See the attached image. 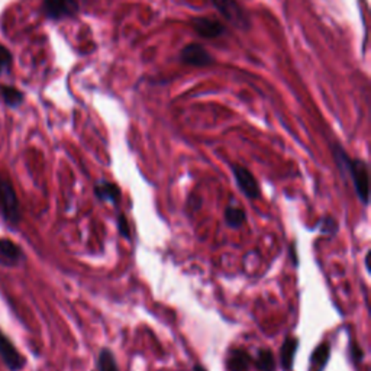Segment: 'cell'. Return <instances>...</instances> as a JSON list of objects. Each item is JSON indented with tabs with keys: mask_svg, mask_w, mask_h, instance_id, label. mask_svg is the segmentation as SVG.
<instances>
[{
	"mask_svg": "<svg viewBox=\"0 0 371 371\" xmlns=\"http://www.w3.org/2000/svg\"><path fill=\"white\" fill-rule=\"evenodd\" d=\"M332 154L338 170L342 176H350L357 193L358 200H360L364 206H368L370 202V171L366 161L351 158L347 151H345L339 144L332 145Z\"/></svg>",
	"mask_w": 371,
	"mask_h": 371,
	"instance_id": "cell-1",
	"label": "cell"
},
{
	"mask_svg": "<svg viewBox=\"0 0 371 371\" xmlns=\"http://www.w3.org/2000/svg\"><path fill=\"white\" fill-rule=\"evenodd\" d=\"M0 217L12 228H16L22 219L18 195L6 176H0Z\"/></svg>",
	"mask_w": 371,
	"mask_h": 371,
	"instance_id": "cell-2",
	"label": "cell"
},
{
	"mask_svg": "<svg viewBox=\"0 0 371 371\" xmlns=\"http://www.w3.org/2000/svg\"><path fill=\"white\" fill-rule=\"evenodd\" d=\"M216 10L234 27L239 29H248L251 27L250 18L238 0H211Z\"/></svg>",
	"mask_w": 371,
	"mask_h": 371,
	"instance_id": "cell-3",
	"label": "cell"
},
{
	"mask_svg": "<svg viewBox=\"0 0 371 371\" xmlns=\"http://www.w3.org/2000/svg\"><path fill=\"white\" fill-rule=\"evenodd\" d=\"M231 170L235 178V183L242 195L250 200H255L261 196V189L257 178H255V176L247 167L239 164H232Z\"/></svg>",
	"mask_w": 371,
	"mask_h": 371,
	"instance_id": "cell-4",
	"label": "cell"
},
{
	"mask_svg": "<svg viewBox=\"0 0 371 371\" xmlns=\"http://www.w3.org/2000/svg\"><path fill=\"white\" fill-rule=\"evenodd\" d=\"M80 6L77 0H44L43 10L47 18L61 21L77 15Z\"/></svg>",
	"mask_w": 371,
	"mask_h": 371,
	"instance_id": "cell-5",
	"label": "cell"
},
{
	"mask_svg": "<svg viewBox=\"0 0 371 371\" xmlns=\"http://www.w3.org/2000/svg\"><path fill=\"white\" fill-rule=\"evenodd\" d=\"M180 61L190 67H208L213 64V57L203 45L191 43L182 49Z\"/></svg>",
	"mask_w": 371,
	"mask_h": 371,
	"instance_id": "cell-6",
	"label": "cell"
},
{
	"mask_svg": "<svg viewBox=\"0 0 371 371\" xmlns=\"http://www.w3.org/2000/svg\"><path fill=\"white\" fill-rule=\"evenodd\" d=\"M0 358L10 371H21L25 367V358L2 331H0Z\"/></svg>",
	"mask_w": 371,
	"mask_h": 371,
	"instance_id": "cell-7",
	"label": "cell"
},
{
	"mask_svg": "<svg viewBox=\"0 0 371 371\" xmlns=\"http://www.w3.org/2000/svg\"><path fill=\"white\" fill-rule=\"evenodd\" d=\"M191 28H193L200 36L208 38V40H215L226 32L225 25L217 19L209 16H198L191 19Z\"/></svg>",
	"mask_w": 371,
	"mask_h": 371,
	"instance_id": "cell-8",
	"label": "cell"
},
{
	"mask_svg": "<svg viewBox=\"0 0 371 371\" xmlns=\"http://www.w3.org/2000/svg\"><path fill=\"white\" fill-rule=\"evenodd\" d=\"M93 191L100 202H105V203L109 202L115 204V206H118L122 200V191L117 183H112L108 180H99L95 184Z\"/></svg>",
	"mask_w": 371,
	"mask_h": 371,
	"instance_id": "cell-9",
	"label": "cell"
},
{
	"mask_svg": "<svg viewBox=\"0 0 371 371\" xmlns=\"http://www.w3.org/2000/svg\"><path fill=\"white\" fill-rule=\"evenodd\" d=\"M23 254L14 241L8 238L0 239V263L8 267H15L21 263Z\"/></svg>",
	"mask_w": 371,
	"mask_h": 371,
	"instance_id": "cell-10",
	"label": "cell"
},
{
	"mask_svg": "<svg viewBox=\"0 0 371 371\" xmlns=\"http://www.w3.org/2000/svg\"><path fill=\"white\" fill-rule=\"evenodd\" d=\"M299 339L296 337H289L280 348V366L283 371H291L294 364V357L299 350Z\"/></svg>",
	"mask_w": 371,
	"mask_h": 371,
	"instance_id": "cell-11",
	"label": "cell"
},
{
	"mask_svg": "<svg viewBox=\"0 0 371 371\" xmlns=\"http://www.w3.org/2000/svg\"><path fill=\"white\" fill-rule=\"evenodd\" d=\"M251 361V357L246 350L234 348L228 352L226 368L228 371H248Z\"/></svg>",
	"mask_w": 371,
	"mask_h": 371,
	"instance_id": "cell-12",
	"label": "cell"
},
{
	"mask_svg": "<svg viewBox=\"0 0 371 371\" xmlns=\"http://www.w3.org/2000/svg\"><path fill=\"white\" fill-rule=\"evenodd\" d=\"M331 358V345L324 341L318 345L311 355V371H325Z\"/></svg>",
	"mask_w": 371,
	"mask_h": 371,
	"instance_id": "cell-13",
	"label": "cell"
},
{
	"mask_svg": "<svg viewBox=\"0 0 371 371\" xmlns=\"http://www.w3.org/2000/svg\"><path fill=\"white\" fill-rule=\"evenodd\" d=\"M246 221H247V213L242 208L235 206V204H229V206L225 209V222L229 228L238 229L246 224Z\"/></svg>",
	"mask_w": 371,
	"mask_h": 371,
	"instance_id": "cell-14",
	"label": "cell"
},
{
	"mask_svg": "<svg viewBox=\"0 0 371 371\" xmlns=\"http://www.w3.org/2000/svg\"><path fill=\"white\" fill-rule=\"evenodd\" d=\"M254 364L259 371H276L274 354L268 348H260L255 355Z\"/></svg>",
	"mask_w": 371,
	"mask_h": 371,
	"instance_id": "cell-15",
	"label": "cell"
},
{
	"mask_svg": "<svg viewBox=\"0 0 371 371\" xmlns=\"http://www.w3.org/2000/svg\"><path fill=\"white\" fill-rule=\"evenodd\" d=\"M97 368H99V371H119L117 358H115L112 350H109V348L100 350L99 360H97Z\"/></svg>",
	"mask_w": 371,
	"mask_h": 371,
	"instance_id": "cell-16",
	"label": "cell"
},
{
	"mask_svg": "<svg viewBox=\"0 0 371 371\" xmlns=\"http://www.w3.org/2000/svg\"><path fill=\"white\" fill-rule=\"evenodd\" d=\"M0 96L9 106H19L23 101L22 92L12 86H0Z\"/></svg>",
	"mask_w": 371,
	"mask_h": 371,
	"instance_id": "cell-17",
	"label": "cell"
},
{
	"mask_svg": "<svg viewBox=\"0 0 371 371\" xmlns=\"http://www.w3.org/2000/svg\"><path fill=\"white\" fill-rule=\"evenodd\" d=\"M12 64V54L10 51L0 44V74H3L10 69Z\"/></svg>",
	"mask_w": 371,
	"mask_h": 371,
	"instance_id": "cell-18",
	"label": "cell"
},
{
	"mask_svg": "<svg viewBox=\"0 0 371 371\" xmlns=\"http://www.w3.org/2000/svg\"><path fill=\"white\" fill-rule=\"evenodd\" d=\"M337 231H338V222L332 216H326L321 224V232L332 237V235H335Z\"/></svg>",
	"mask_w": 371,
	"mask_h": 371,
	"instance_id": "cell-19",
	"label": "cell"
},
{
	"mask_svg": "<svg viewBox=\"0 0 371 371\" xmlns=\"http://www.w3.org/2000/svg\"><path fill=\"white\" fill-rule=\"evenodd\" d=\"M117 225H118V229H119V234L126 239H131V226H130V222H128L126 216L123 213L118 215Z\"/></svg>",
	"mask_w": 371,
	"mask_h": 371,
	"instance_id": "cell-20",
	"label": "cell"
},
{
	"mask_svg": "<svg viewBox=\"0 0 371 371\" xmlns=\"http://www.w3.org/2000/svg\"><path fill=\"white\" fill-rule=\"evenodd\" d=\"M350 355H351V360L354 364H361L364 360V352H363L360 345L355 344V342H351V345H350Z\"/></svg>",
	"mask_w": 371,
	"mask_h": 371,
	"instance_id": "cell-21",
	"label": "cell"
},
{
	"mask_svg": "<svg viewBox=\"0 0 371 371\" xmlns=\"http://www.w3.org/2000/svg\"><path fill=\"white\" fill-rule=\"evenodd\" d=\"M193 371H208V370L204 368V367H202V366H195L193 367Z\"/></svg>",
	"mask_w": 371,
	"mask_h": 371,
	"instance_id": "cell-22",
	"label": "cell"
}]
</instances>
